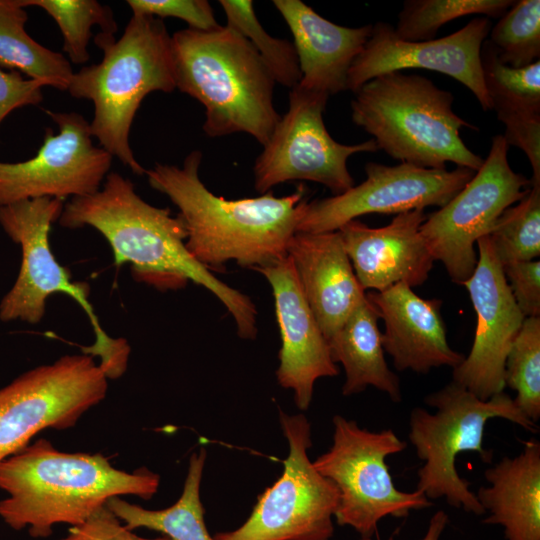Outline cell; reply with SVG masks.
Here are the masks:
<instances>
[{"label": "cell", "instance_id": "cell-3", "mask_svg": "<svg viewBox=\"0 0 540 540\" xmlns=\"http://www.w3.org/2000/svg\"><path fill=\"white\" fill-rule=\"evenodd\" d=\"M160 477L146 467L116 469L101 453L57 450L41 438L0 462V518L14 530L47 538L57 524L84 523L107 501L134 495L151 499Z\"/></svg>", "mask_w": 540, "mask_h": 540}, {"label": "cell", "instance_id": "cell-30", "mask_svg": "<svg viewBox=\"0 0 540 540\" xmlns=\"http://www.w3.org/2000/svg\"><path fill=\"white\" fill-rule=\"evenodd\" d=\"M502 266L540 255V184H532L517 204L507 208L488 234Z\"/></svg>", "mask_w": 540, "mask_h": 540}, {"label": "cell", "instance_id": "cell-10", "mask_svg": "<svg viewBox=\"0 0 540 540\" xmlns=\"http://www.w3.org/2000/svg\"><path fill=\"white\" fill-rule=\"evenodd\" d=\"M289 454L278 480L258 496L248 519L214 540H330L339 502L336 485L310 462L311 424L303 414L280 411Z\"/></svg>", "mask_w": 540, "mask_h": 540}, {"label": "cell", "instance_id": "cell-17", "mask_svg": "<svg viewBox=\"0 0 540 540\" xmlns=\"http://www.w3.org/2000/svg\"><path fill=\"white\" fill-rule=\"evenodd\" d=\"M477 264L463 283L477 315L469 354L453 368V382L481 400L504 391V369L509 349L525 320L518 308L502 265L488 235L476 242Z\"/></svg>", "mask_w": 540, "mask_h": 540}, {"label": "cell", "instance_id": "cell-15", "mask_svg": "<svg viewBox=\"0 0 540 540\" xmlns=\"http://www.w3.org/2000/svg\"><path fill=\"white\" fill-rule=\"evenodd\" d=\"M58 133L47 129L37 154L22 162H0V206L50 197L93 194L109 173L113 156L92 142L90 123L75 112L46 110Z\"/></svg>", "mask_w": 540, "mask_h": 540}, {"label": "cell", "instance_id": "cell-23", "mask_svg": "<svg viewBox=\"0 0 540 540\" xmlns=\"http://www.w3.org/2000/svg\"><path fill=\"white\" fill-rule=\"evenodd\" d=\"M480 57L492 110L505 125L503 137L526 154L533 170L530 181L540 184V61L508 66L489 41L482 44Z\"/></svg>", "mask_w": 540, "mask_h": 540}, {"label": "cell", "instance_id": "cell-36", "mask_svg": "<svg viewBox=\"0 0 540 540\" xmlns=\"http://www.w3.org/2000/svg\"><path fill=\"white\" fill-rule=\"evenodd\" d=\"M59 540H170L166 536L144 538L125 527L106 505L97 510L84 523L71 526Z\"/></svg>", "mask_w": 540, "mask_h": 540}, {"label": "cell", "instance_id": "cell-2", "mask_svg": "<svg viewBox=\"0 0 540 540\" xmlns=\"http://www.w3.org/2000/svg\"><path fill=\"white\" fill-rule=\"evenodd\" d=\"M201 160L202 153L193 150L182 167L156 163L145 173L149 185L179 209L189 252L211 271L224 268L228 261L257 270L285 257L307 199L305 187L282 197L268 191L227 200L201 181Z\"/></svg>", "mask_w": 540, "mask_h": 540}, {"label": "cell", "instance_id": "cell-14", "mask_svg": "<svg viewBox=\"0 0 540 540\" xmlns=\"http://www.w3.org/2000/svg\"><path fill=\"white\" fill-rule=\"evenodd\" d=\"M366 179L332 197L304 202L296 232L337 231L341 226L366 214H399L406 211L442 207L473 177L475 171L430 169L400 163L388 166L375 162L365 165Z\"/></svg>", "mask_w": 540, "mask_h": 540}, {"label": "cell", "instance_id": "cell-38", "mask_svg": "<svg viewBox=\"0 0 540 540\" xmlns=\"http://www.w3.org/2000/svg\"><path fill=\"white\" fill-rule=\"evenodd\" d=\"M448 521V515L444 510L435 512L429 521L427 532L421 540H439Z\"/></svg>", "mask_w": 540, "mask_h": 540}, {"label": "cell", "instance_id": "cell-9", "mask_svg": "<svg viewBox=\"0 0 540 540\" xmlns=\"http://www.w3.org/2000/svg\"><path fill=\"white\" fill-rule=\"evenodd\" d=\"M333 426L332 446L312 464L339 491L334 514L338 525L350 526L361 540H369L384 517L403 518L432 505L422 492L395 486L386 458L407 444L393 430L370 431L340 415L333 417Z\"/></svg>", "mask_w": 540, "mask_h": 540}, {"label": "cell", "instance_id": "cell-11", "mask_svg": "<svg viewBox=\"0 0 540 540\" xmlns=\"http://www.w3.org/2000/svg\"><path fill=\"white\" fill-rule=\"evenodd\" d=\"M108 377L94 357L65 355L0 389V462L46 428L65 430L100 403Z\"/></svg>", "mask_w": 540, "mask_h": 540}, {"label": "cell", "instance_id": "cell-19", "mask_svg": "<svg viewBox=\"0 0 540 540\" xmlns=\"http://www.w3.org/2000/svg\"><path fill=\"white\" fill-rule=\"evenodd\" d=\"M423 209L397 214L386 226L372 228L352 220L338 231L361 288L383 291L404 283L422 285L434 259L420 233Z\"/></svg>", "mask_w": 540, "mask_h": 540}, {"label": "cell", "instance_id": "cell-16", "mask_svg": "<svg viewBox=\"0 0 540 540\" xmlns=\"http://www.w3.org/2000/svg\"><path fill=\"white\" fill-rule=\"evenodd\" d=\"M491 26L489 18L477 17L445 37L410 42L400 39L389 23L378 21L349 69L347 90L355 93L366 82L389 72L428 69L454 78L474 94L484 111L492 110L480 57Z\"/></svg>", "mask_w": 540, "mask_h": 540}, {"label": "cell", "instance_id": "cell-18", "mask_svg": "<svg viewBox=\"0 0 540 540\" xmlns=\"http://www.w3.org/2000/svg\"><path fill=\"white\" fill-rule=\"evenodd\" d=\"M269 282L282 345L276 371L278 383L291 389L300 410H307L314 384L339 374L328 342L300 287L291 259L285 257L255 270Z\"/></svg>", "mask_w": 540, "mask_h": 540}, {"label": "cell", "instance_id": "cell-28", "mask_svg": "<svg viewBox=\"0 0 540 540\" xmlns=\"http://www.w3.org/2000/svg\"><path fill=\"white\" fill-rule=\"evenodd\" d=\"M514 3L513 0H406L394 31L405 41L433 40L439 28L452 20L472 14L499 18Z\"/></svg>", "mask_w": 540, "mask_h": 540}, {"label": "cell", "instance_id": "cell-12", "mask_svg": "<svg viewBox=\"0 0 540 540\" xmlns=\"http://www.w3.org/2000/svg\"><path fill=\"white\" fill-rule=\"evenodd\" d=\"M508 147L503 135L494 136L487 158L470 181L420 226L433 259L441 261L459 285L475 270L477 240L488 235L500 215L530 189L531 181L510 167Z\"/></svg>", "mask_w": 540, "mask_h": 540}, {"label": "cell", "instance_id": "cell-29", "mask_svg": "<svg viewBox=\"0 0 540 540\" xmlns=\"http://www.w3.org/2000/svg\"><path fill=\"white\" fill-rule=\"evenodd\" d=\"M20 4L40 7L55 20L63 35V50L76 64L89 59L87 47L93 26L111 35L118 30L112 9L96 0H20Z\"/></svg>", "mask_w": 540, "mask_h": 540}, {"label": "cell", "instance_id": "cell-5", "mask_svg": "<svg viewBox=\"0 0 540 540\" xmlns=\"http://www.w3.org/2000/svg\"><path fill=\"white\" fill-rule=\"evenodd\" d=\"M94 41L103 51L102 61L74 73L67 91L93 102L90 130L100 147L143 175L146 170L129 143L130 129L148 94L176 89L171 36L162 19L132 14L119 39L100 32Z\"/></svg>", "mask_w": 540, "mask_h": 540}, {"label": "cell", "instance_id": "cell-13", "mask_svg": "<svg viewBox=\"0 0 540 540\" xmlns=\"http://www.w3.org/2000/svg\"><path fill=\"white\" fill-rule=\"evenodd\" d=\"M329 95L296 85L289 93V108L281 116L254 163V187L261 194L275 185L301 180L326 186L339 195L354 186L347 168L350 156L378 150L373 139L355 145L334 140L323 112Z\"/></svg>", "mask_w": 540, "mask_h": 540}, {"label": "cell", "instance_id": "cell-25", "mask_svg": "<svg viewBox=\"0 0 540 540\" xmlns=\"http://www.w3.org/2000/svg\"><path fill=\"white\" fill-rule=\"evenodd\" d=\"M378 319L375 307L365 298L328 340L331 357L345 370L343 395L360 393L373 386L385 392L393 402H400V380L385 360Z\"/></svg>", "mask_w": 540, "mask_h": 540}, {"label": "cell", "instance_id": "cell-21", "mask_svg": "<svg viewBox=\"0 0 540 540\" xmlns=\"http://www.w3.org/2000/svg\"><path fill=\"white\" fill-rule=\"evenodd\" d=\"M303 294L327 342L366 298L339 231L296 232L288 242Z\"/></svg>", "mask_w": 540, "mask_h": 540}, {"label": "cell", "instance_id": "cell-4", "mask_svg": "<svg viewBox=\"0 0 540 540\" xmlns=\"http://www.w3.org/2000/svg\"><path fill=\"white\" fill-rule=\"evenodd\" d=\"M171 49L176 88L204 106L205 134L247 133L264 146L281 116L276 82L251 43L226 25L179 30Z\"/></svg>", "mask_w": 540, "mask_h": 540}, {"label": "cell", "instance_id": "cell-31", "mask_svg": "<svg viewBox=\"0 0 540 540\" xmlns=\"http://www.w3.org/2000/svg\"><path fill=\"white\" fill-rule=\"evenodd\" d=\"M227 26L237 31L254 47L275 82L293 88L301 79L293 43L269 35L260 24L251 0H220Z\"/></svg>", "mask_w": 540, "mask_h": 540}, {"label": "cell", "instance_id": "cell-37", "mask_svg": "<svg viewBox=\"0 0 540 540\" xmlns=\"http://www.w3.org/2000/svg\"><path fill=\"white\" fill-rule=\"evenodd\" d=\"M44 80L24 78L17 71L4 72L0 68V125L13 110L37 105L43 100Z\"/></svg>", "mask_w": 540, "mask_h": 540}, {"label": "cell", "instance_id": "cell-27", "mask_svg": "<svg viewBox=\"0 0 540 540\" xmlns=\"http://www.w3.org/2000/svg\"><path fill=\"white\" fill-rule=\"evenodd\" d=\"M27 19L20 0H0V67L66 91L74 74L69 60L33 40L25 31Z\"/></svg>", "mask_w": 540, "mask_h": 540}, {"label": "cell", "instance_id": "cell-32", "mask_svg": "<svg viewBox=\"0 0 540 540\" xmlns=\"http://www.w3.org/2000/svg\"><path fill=\"white\" fill-rule=\"evenodd\" d=\"M504 382L516 392L517 407L537 423L540 418V317L525 318L506 357Z\"/></svg>", "mask_w": 540, "mask_h": 540}, {"label": "cell", "instance_id": "cell-26", "mask_svg": "<svg viewBox=\"0 0 540 540\" xmlns=\"http://www.w3.org/2000/svg\"><path fill=\"white\" fill-rule=\"evenodd\" d=\"M206 457L203 447L191 454L182 494L168 508L149 510L119 496L110 498L105 505L129 530L146 528L160 532L170 540H214L206 527L200 499Z\"/></svg>", "mask_w": 540, "mask_h": 540}, {"label": "cell", "instance_id": "cell-34", "mask_svg": "<svg viewBox=\"0 0 540 540\" xmlns=\"http://www.w3.org/2000/svg\"><path fill=\"white\" fill-rule=\"evenodd\" d=\"M126 3L133 14L151 15L160 19L179 18L193 30L211 31L220 27L206 0H127Z\"/></svg>", "mask_w": 540, "mask_h": 540}, {"label": "cell", "instance_id": "cell-1", "mask_svg": "<svg viewBox=\"0 0 540 540\" xmlns=\"http://www.w3.org/2000/svg\"><path fill=\"white\" fill-rule=\"evenodd\" d=\"M58 222L67 229H96L109 243L115 265L129 264L137 282L161 291L180 289L190 281L206 288L232 315L241 338L256 337L252 300L215 277L189 252L178 215L144 201L118 172H109L97 192L67 202Z\"/></svg>", "mask_w": 540, "mask_h": 540}, {"label": "cell", "instance_id": "cell-35", "mask_svg": "<svg viewBox=\"0 0 540 540\" xmlns=\"http://www.w3.org/2000/svg\"><path fill=\"white\" fill-rule=\"evenodd\" d=\"M512 296L524 315L540 316V261L513 262L502 266Z\"/></svg>", "mask_w": 540, "mask_h": 540}, {"label": "cell", "instance_id": "cell-20", "mask_svg": "<svg viewBox=\"0 0 540 540\" xmlns=\"http://www.w3.org/2000/svg\"><path fill=\"white\" fill-rule=\"evenodd\" d=\"M382 318V345L399 371L427 374L432 368H455L464 356L448 344L442 301L418 296L404 283L366 293Z\"/></svg>", "mask_w": 540, "mask_h": 540}, {"label": "cell", "instance_id": "cell-7", "mask_svg": "<svg viewBox=\"0 0 540 540\" xmlns=\"http://www.w3.org/2000/svg\"><path fill=\"white\" fill-rule=\"evenodd\" d=\"M424 402L434 407L435 413L415 407L409 416V441L417 457L425 462L417 471L416 490L429 500L444 497L452 507L484 514L469 489L470 482L457 472V456L476 452L483 463L492 462V450L483 446L484 429L491 418L506 419L532 433L539 432L537 423L529 420L504 391L481 400L453 381L427 395Z\"/></svg>", "mask_w": 540, "mask_h": 540}, {"label": "cell", "instance_id": "cell-8", "mask_svg": "<svg viewBox=\"0 0 540 540\" xmlns=\"http://www.w3.org/2000/svg\"><path fill=\"white\" fill-rule=\"evenodd\" d=\"M64 201L43 197L0 206V225L22 251L17 279L0 302V319L37 324L45 315L51 295H68L85 311L95 333V343L83 353L99 356V365L107 377L118 378L127 367V341L114 339L103 330L89 302V285L73 282L69 270L57 261L50 247L51 226L58 221Z\"/></svg>", "mask_w": 540, "mask_h": 540}, {"label": "cell", "instance_id": "cell-6", "mask_svg": "<svg viewBox=\"0 0 540 540\" xmlns=\"http://www.w3.org/2000/svg\"><path fill=\"white\" fill-rule=\"evenodd\" d=\"M354 94L352 121L391 158L430 169H446L447 162L475 172L482 166L484 159L459 134L474 126L454 113L451 92L430 79L394 71L371 79Z\"/></svg>", "mask_w": 540, "mask_h": 540}, {"label": "cell", "instance_id": "cell-24", "mask_svg": "<svg viewBox=\"0 0 540 540\" xmlns=\"http://www.w3.org/2000/svg\"><path fill=\"white\" fill-rule=\"evenodd\" d=\"M484 476L490 486L475 494L490 512L482 522L501 525L507 540H540V442L525 441L519 455L504 456Z\"/></svg>", "mask_w": 540, "mask_h": 540}, {"label": "cell", "instance_id": "cell-22", "mask_svg": "<svg viewBox=\"0 0 540 540\" xmlns=\"http://www.w3.org/2000/svg\"><path fill=\"white\" fill-rule=\"evenodd\" d=\"M294 39L301 87L337 94L347 90L348 72L372 33V25H337L299 0H274Z\"/></svg>", "mask_w": 540, "mask_h": 540}, {"label": "cell", "instance_id": "cell-33", "mask_svg": "<svg viewBox=\"0 0 540 540\" xmlns=\"http://www.w3.org/2000/svg\"><path fill=\"white\" fill-rule=\"evenodd\" d=\"M489 34V42L504 64L521 68L539 61L540 1H515Z\"/></svg>", "mask_w": 540, "mask_h": 540}]
</instances>
